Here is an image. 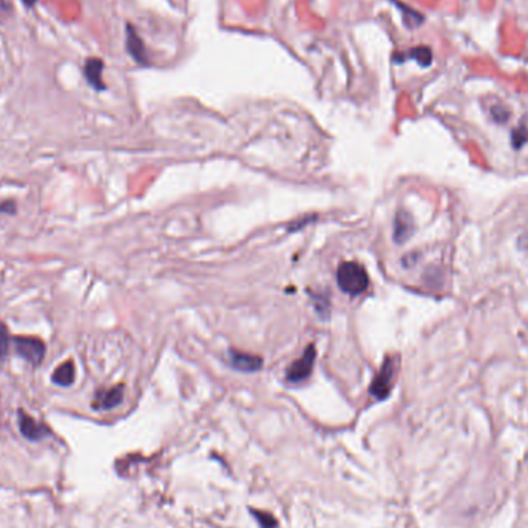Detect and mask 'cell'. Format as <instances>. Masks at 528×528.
Here are the masks:
<instances>
[{
    "instance_id": "cell-1",
    "label": "cell",
    "mask_w": 528,
    "mask_h": 528,
    "mask_svg": "<svg viewBox=\"0 0 528 528\" xmlns=\"http://www.w3.org/2000/svg\"><path fill=\"white\" fill-rule=\"evenodd\" d=\"M337 284L351 297H357L365 292L369 286L366 269L356 262H344L337 269Z\"/></svg>"
},
{
    "instance_id": "cell-2",
    "label": "cell",
    "mask_w": 528,
    "mask_h": 528,
    "mask_svg": "<svg viewBox=\"0 0 528 528\" xmlns=\"http://www.w3.org/2000/svg\"><path fill=\"white\" fill-rule=\"evenodd\" d=\"M395 360L394 359H386L385 363L377 372V376L372 380L369 386V393L372 397H376L377 400H383L391 393L393 382L395 377Z\"/></svg>"
},
{
    "instance_id": "cell-3",
    "label": "cell",
    "mask_w": 528,
    "mask_h": 528,
    "mask_svg": "<svg viewBox=\"0 0 528 528\" xmlns=\"http://www.w3.org/2000/svg\"><path fill=\"white\" fill-rule=\"evenodd\" d=\"M13 344L16 352L33 366H39L45 357V343L38 337H14Z\"/></svg>"
},
{
    "instance_id": "cell-4",
    "label": "cell",
    "mask_w": 528,
    "mask_h": 528,
    "mask_svg": "<svg viewBox=\"0 0 528 528\" xmlns=\"http://www.w3.org/2000/svg\"><path fill=\"white\" fill-rule=\"evenodd\" d=\"M315 356H317L315 346L309 344L306 351L303 352V356L293 361L292 365L288 368V371H286V378H288L292 383H300L303 382V380H306L314 369Z\"/></svg>"
},
{
    "instance_id": "cell-5",
    "label": "cell",
    "mask_w": 528,
    "mask_h": 528,
    "mask_svg": "<svg viewBox=\"0 0 528 528\" xmlns=\"http://www.w3.org/2000/svg\"><path fill=\"white\" fill-rule=\"evenodd\" d=\"M17 425H19L21 434L27 440H31V442H38V440L45 439L50 434V429L43 423L38 422L22 410L17 412Z\"/></svg>"
},
{
    "instance_id": "cell-6",
    "label": "cell",
    "mask_w": 528,
    "mask_h": 528,
    "mask_svg": "<svg viewBox=\"0 0 528 528\" xmlns=\"http://www.w3.org/2000/svg\"><path fill=\"white\" fill-rule=\"evenodd\" d=\"M124 400V385H116L113 388L108 389H99L94 394L93 399V410L98 411H107V410H113L118 405L123 403Z\"/></svg>"
},
{
    "instance_id": "cell-7",
    "label": "cell",
    "mask_w": 528,
    "mask_h": 528,
    "mask_svg": "<svg viewBox=\"0 0 528 528\" xmlns=\"http://www.w3.org/2000/svg\"><path fill=\"white\" fill-rule=\"evenodd\" d=\"M229 363H230V366H233L237 371H243V372H255L258 369H262L263 366L262 357L254 356V354L240 352V351H230Z\"/></svg>"
},
{
    "instance_id": "cell-8",
    "label": "cell",
    "mask_w": 528,
    "mask_h": 528,
    "mask_svg": "<svg viewBox=\"0 0 528 528\" xmlns=\"http://www.w3.org/2000/svg\"><path fill=\"white\" fill-rule=\"evenodd\" d=\"M102 70H103L102 60L96 57L89 59L84 65L85 79L89 81V84L93 86V89H96V90L106 89V84L102 82Z\"/></svg>"
},
{
    "instance_id": "cell-9",
    "label": "cell",
    "mask_w": 528,
    "mask_h": 528,
    "mask_svg": "<svg viewBox=\"0 0 528 528\" xmlns=\"http://www.w3.org/2000/svg\"><path fill=\"white\" fill-rule=\"evenodd\" d=\"M414 228H412V220L408 213L399 212L395 216L394 223V240L395 243H405L406 240L411 237Z\"/></svg>"
},
{
    "instance_id": "cell-10",
    "label": "cell",
    "mask_w": 528,
    "mask_h": 528,
    "mask_svg": "<svg viewBox=\"0 0 528 528\" xmlns=\"http://www.w3.org/2000/svg\"><path fill=\"white\" fill-rule=\"evenodd\" d=\"M127 51L132 55V57L136 60V62H140V64L147 62L144 43L140 38H137L136 31L133 30V27H130V25L127 27Z\"/></svg>"
},
{
    "instance_id": "cell-11",
    "label": "cell",
    "mask_w": 528,
    "mask_h": 528,
    "mask_svg": "<svg viewBox=\"0 0 528 528\" xmlns=\"http://www.w3.org/2000/svg\"><path fill=\"white\" fill-rule=\"evenodd\" d=\"M51 382L65 388L72 386L74 383V363L65 361L64 365L57 366L53 372V376H51Z\"/></svg>"
},
{
    "instance_id": "cell-12",
    "label": "cell",
    "mask_w": 528,
    "mask_h": 528,
    "mask_svg": "<svg viewBox=\"0 0 528 528\" xmlns=\"http://www.w3.org/2000/svg\"><path fill=\"white\" fill-rule=\"evenodd\" d=\"M410 56L417 60V62L422 65V67H428L431 65L432 62V51L428 48V47H417V48H412V51L410 53Z\"/></svg>"
},
{
    "instance_id": "cell-13",
    "label": "cell",
    "mask_w": 528,
    "mask_h": 528,
    "mask_svg": "<svg viewBox=\"0 0 528 528\" xmlns=\"http://www.w3.org/2000/svg\"><path fill=\"white\" fill-rule=\"evenodd\" d=\"M10 343L11 339L10 334H8V329L2 322H0V359H4L8 351H10Z\"/></svg>"
},
{
    "instance_id": "cell-14",
    "label": "cell",
    "mask_w": 528,
    "mask_h": 528,
    "mask_svg": "<svg viewBox=\"0 0 528 528\" xmlns=\"http://www.w3.org/2000/svg\"><path fill=\"white\" fill-rule=\"evenodd\" d=\"M528 140V115L525 116V119L522 120V125L521 128H517L515 135H513V141H515V145H521L522 142H525Z\"/></svg>"
},
{
    "instance_id": "cell-15",
    "label": "cell",
    "mask_w": 528,
    "mask_h": 528,
    "mask_svg": "<svg viewBox=\"0 0 528 528\" xmlns=\"http://www.w3.org/2000/svg\"><path fill=\"white\" fill-rule=\"evenodd\" d=\"M314 300L315 309L320 315H325L329 313V300L325 296H314Z\"/></svg>"
},
{
    "instance_id": "cell-16",
    "label": "cell",
    "mask_w": 528,
    "mask_h": 528,
    "mask_svg": "<svg viewBox=\"0 0 528 528\" xmlns=\"http://www.w3.org/2000/svg\"><path fill=\"white\" fill-rule=\"evenodd\" d=\"M491 115H493V119L498 120V123H505V120H508L510 118L508 110L504 107H493Z\"/></svg>"
},
{
    "instance_id": "cell-17",
    "label": "cell",
    "mask_w": 528,
    "mask_h": 528,
    "mask_svg": "<svg viewBox=\"0 0 528 528\" xmlns=\"http://www.w3.org/2000/svg\"><path fill=\"white\" fill-rule=\"evenodd\" d=\"M254 515L257 516L258 521L262 522V525L266 527V528H274L276 525V521L271 515H266V513H262V512H254Z\"/></svg>"
},
{
    "instance_id": "cell-18",
    "label": "cell",
    "mask_w": 528,
    "mask_h": 528,
    "mask_svg": "<svg viewBox=\"0 0 528 528\" xmlns=\"http://www.w3.org/2000/svg\"><path fill=\"white\" fill-rule=\"evenodd\" d=\"M0 212H4L6 215H13L16 212V204L13 201H5L0 204Z\"/></svg>"
},
{
    "instance_id": "cell-19",
    "label": "cell",
    "mask_w": 528,
    "mask_h": 528,
    "mask_svg": "<svg viewBox=\"0 0 528 528\" xmlns=\"http://www.w3.org/2000/svg\"><path fill=\"white\" fill-rule=\"evenodd\" d=\"M10 8H11V5H10V2H8V0H0V10H10Z\"/></svg>"
},
{
    "instance_id": "cell-20",
    "label": "cell",
    "mask_w": 528,
    "mask_h": 528,
    "mask_svg": "<svg viewBox=\"0 0 528 528\" xmlns=\"http://www.w3.org/2000/svg\"><path fill=\"white\" fill-rule=\"evenodd\" d=\"M22 2H23L25 5H27V6H30V8H31V6L34 5V4H36V2H38V0H22Z\"/></svg>"
}]
</instances>
